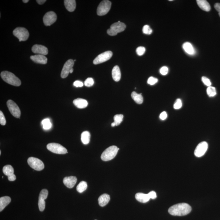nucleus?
<instances>
[{"label": "nucleus", "instance_id": "f257e3e1", "mask_svg": "<svg viewBox=\"0 0 220 220\" xmlns=\"http://www.w3.org/2000/svg\"><path fill=\"white\" fill-rule=\"evenodd\" d=\"M192 208L186 203H180L172 206L168 209L170 214L173 216L186 215L191 211Z\"/></svg>", "mask_w": 220, "mask_h": 220}, {"label": "nucleus", "instance_id": "f03ea898", "mask_svg": "<svg viewBox=\"0 0 220 220\" xmlns=\"http://www.w3.org/2000/svg\"><path fill=\"white\" fill-rule=\"evenodd\" d=\"M1 76L5 82L11 85L19 87L21 84V81L13 73L8 71H3L1 73Z\"/></svg>", "mask_w": 220, "mask_h": 220}, {"label": "nucleus", "instance_id": "7ed1b4c3", "mask_svg": "<svg viewBox=\"0 0 220 220\" xmlns=\"http://www.w3.org/2000/svg\"><path fill=\"white\" fill-rule=\"evenodd\" d=\"M119 149V148L115 146H112L108 148L101 154V160L106 162L114 159L118 153Z\"/></svg>", "mask_w": 220, "mask_h": 220}, {"label": "nucleus", "instance_id": "20e7f679", "mask_svg": "<svg viewBox=\"0 0 220 220\" xmlns=\"http://www.w3.org/2000/svg\"><path fill=\"white\" fill-rule=\"evenodd\" d=\"M126 24L120 21L114 23L110 26V29H108L107 33L110 36L117 35L118 33L122 32L125 29Z\"/></svg>", "mask_w": 220, "mask_h": 220}, {"label": "nucleus", "instance_id": "39448f33", "mask_svg": "<svg viewBox=\"0 0 220 220\" xmlns=\"http://www.w3.org/2000/svg\"><path fill=\"white\" fill-rule=\"evenodd\" d=\"M111 6V2L110 1L108 0L101 1L98 6L97 10V15L102 16L106 15L110 11Z\"/></svg>", "mask_w": 220, "mask_h": 220}, {"label": "nucleus", "instance_id": "423d86ee", "mask_svg": "<svg viewBox=\"0 0 220 220\" xmlns=\"http://www.w3.org/2000/svg\"><path fill=\"white\" fill-rule=\"evenodd\" d=\"M14 35L19 39V42L25 41L29 37V33L26 29L24 28H17L13 32Z\"/></svg>", "mask_w": 220, "mask_h": 220}, {"label": "nucleus", "instance_id": "0eeeda50", "mask_svg": "<svg viewBox=\"0 0 220 220\" xmlns=\"http://www.w3.org/2000/svg\"><path fill=\"white\" fill-rule=\"evenodd\" d=\"M47 149L54 153L65 154L67 153V150L61 145L55 143L49 144L47 146Z\"/></svg>", "mask_w": 220, "mask_h": 220}, {"label": "nucleus", "instance_id": "6e6552de", "mask_svg": "<svg viewBox=\"0 0 220 220\" xmlns=\"http://www.w3.org/2000/svg\"><path fill=\"white\" fill-rule=\"evenodd\" d=\"M28 162L29 166L36 170L41 171L45 168L43 162L37 158L30 157L28 158Z\"/></svg>", "mask_w": 220, "mask_h": 220}, {"label": "nucleus", "instance_id": "1a4fd4ad", "mask_svg": "<svg viewBox=\"0 0 220 220\" xmlns=\"http://www.w3.org/2000/svg\"><path fill=\"white\" fill-rule=\"evenodd\" d=\"M7 105L9 111L11 114L15 118H20L21 112L19 107L16 105V103L14 102L12 100H10L7 101Z\"/></svg>", "mask_w": 220, "mask_h": 220}, {"label": "nucleus", "instance_id": "9d476101", "mask_svg": "<svg viewBox=\"0 0 220 220\" xmlns=\"http://www.w3.org/2000/svg\"><path fill=\"white\" fill-rule=\"evenodd\" d=\"M112 56L113 53L112 51H105L99 55L97 57H96L93 60V64L94 65H98L105 62L111 58Z\"/></svg>", "mask_w": 220, "mask_h": 220}, {"label": "nucleus", "instance_id": "9b49d317", "mask_svg": "<svg viewBox=\"0 0 220 220\" xmlns=\"http://www.w3.org/2000/svg\"><path fill=\"white\" fill-rule=\"evenodd\" d=\"M57 20V15L54 11H49L45 15L43 18L44 24L46 26H50L54 24Z\"/></svg>", "mask_w": 220, "mask_h": 220}, {"label": "nucleus", "instance_id": "f8f14e48", "mask_svg": "<svg viewBox=\"0 0 220 220\" xmlns=\"http://www.w3.org/2000/svg\"><path fill=\"white\" fill-rule=\"evenodd\" d=\"M48 195V191L47 189H44L41 190L38 199V205L40 211H43L45 208V200L47 199Z\"/></svg>", "mask_w": 220, "mask_h": 220}, {"label": "nucleus", "instance_id": "ddd939ff", "mask_svg": "<svg viewBox=\"0 0 220 220\" xmlns=\"http://www.w3.org/2000/svg\"><path fill=\"white\" fill-rule=\"evenodd\" d=\"M208 149V144L205 141L201 142L196 146L195 150V155L198 157H200L205 153Z\"/></svg>", "mask_w": 220, "mask_h": 220}, {"label": "nucleus", "instance_id": "4468645a", "mask_svg": "<svg viewBox=\"0 0 220 220\" xmlns=\"http://www.w3.org/2000/svg\"><path fill=\"white\" fill-rule=\"evenodd\" d=\"M74 65V60H72V59L68 60L65 63L61 71V77L62 78H65L68 76L69 73H70L71 70L72 69Z\"/></svg>", "mask_w": 220, "mask_h": 220}, {"label": "nucleus", "instance_id": "2eb2a0df", "mask_svg": "<svg viewBox=\"0 0 220 220\" xmlns=\"http://www.w3.org/2000/svg\"><path fill=\"white\" fill-rule=\"evenodd\" d=\"M32 51L35 54H39L44 56L48 53V49L45 46L40 45H35L32 47Z\"/></svg>", "mask_w": 220, "mask_h": 220}, {"label": "nucleus", "instance_id": "dca6fc26", "mask_svg": "<svg viewBox=\"0 0 220 220\" xmlns=\"http://www.w3.org/2000/svg\"><path fill=\"white\" fill-rule=\"evenodd\" d=\"M77 181V179L74 176L65 177L63 180V182L65 186L69 188H72L75 185Z\"/></svg>", "mask_w": 220, "mask_h": 220}, {"label": "nucleus", "instance_id": "f3484780", "mask_svg": "<svg viewBox=\"0 0 220 220\" xmlns=\"http://www.w3.org/2000/svg\"><path fill=\"white\" fill-rule=\"evenodd\" d=\"M30 59L37 63L45 65L47 62V57L42 55H36L30 56Z\"/></svg>", "mask_w": 220, "mask_h": 220}, {"label": "nucleus", "instance_id": "a211bd4d", "mask_svg": "<svg viewBox=\"0 0 220 220\" xmlns=\"http://www.w3.org/2000/svg\"><path fill=\"white\" fill-rule=\"evenodd\" d=\"M73 103L75 106L79 109H84L88 106V103L87 100L82 98H77L73 100Z\"/></svg>", "mask_w": 220, "mask_h": 220}, {"label": "nucleus", "instance_id": "6ab92c4d", "mask_svg": "<svg viewBox=\"0 0 220 220\" xmlns=\"http://www.w3.org/2000/svg\"><path fill=\"white\" fill-rule=\"evenodd\" d=\"M110 200V196L108 194H104L100 196L98 199L99 205L104 207L109 203Z\"/></svg>", "mask_w": 220, "mask_h": 220}, {"label": "nucleus", "instance_id": "aec40b11", "mask_svg": "<svg viewBox=\"0 0 220 220\" xmlns=\"http://www.w3.org/2000/svg\"><path fill=\"white\" fill-rule=\"evenodd\" d=\"M198 6L201 10L206 11H210L211 7L209 3L205 0H197Z\"/></svg>", "mask_w": 220, "mask_h": 220}, {"label": "nucleus", "instance_id": "412c9836", "mask_svg": "<svg viewBox=\"0 0 220 220\" xmlns=\"http://www.w3.org/2000/svg\"><path fill=\"white\" fill-rule=\"evenodd\" d=\"M112 75L113 79L115 82H118L120 80L121 74L120 69L118 66H115L113 68L112 71Z\"/></svg>", "mask_w": 220, "mask_h": 220}, {"label": "nucleus", "instance_id": "4be33fe9", "mask_svg": "<svg viewBox=\"0 0 220 220\" xmlns=\"http://www.w3.org/2000/svg\"><path fill=\"white\" fill-rule=\"evenodd\" d=\"M65 7L70 12H72L76 8V1L75 0H65L64 1Z\"/></svg>", "mask_w": 220, "mask_h": 220}, {"label": "nucleus", "instance_id": "5701e85b", "mask_svg": "<svg viewBox=\"0 0 220 220\" xmlns=\"http://www.w3.org/2000/svg\"><path fill=\"white\" fill-rule=\"evenodd\" d=\"M11 201V199L10 197L5 196L1 197L0 198V212H2L4 209Z\"/></svg>", "mask_w": 220, "mask_h": 220}, {"label": "nucleus", "instance_id": "b1692460", "mask_svg": "<svg viewBox=\"0 0 220 220\" xmlns=\"http://www.w3.org/2000/svg\"><path fill=\"white\" fill-rule=\"evenodd\" d=\"M183 48L185 52L190 55H193L195 54V51L192 45L189 42H186L183 45Z\"/></svg>", "mask_w": 220, "mask_h": 220}, {"label": "nucleus", "instance_id": "393cba45", "mask_svg": "<svg viewBox=\"0 0 220 220\" xmlns=\"http://www.w3.org/2000/svg\"><path fill=\"white\" fill-rule=\"evenodd\" d=\"M135 197L137 201L142 203L147 202L150 199L148 194L142 193H137L135 196Z\"/></svg>", "mask_w": 220, "mask_h": 220}, {"label": "nucleus", "instance_id": "a878e982", "mask_svg": "<svg viewBox=\"0 0 220 220\" xmlns=\"http://www.w3.org/2000/svg\"><path fill=\"white\" fill-rule=\"evenodd\" d=\"M131 97L136 103L140 105L143 102V97L141 95V93L138 94L135 91H133L131 93Z\"/></svg>", "mask_w": 220, "mask_h": 220}, {"label": "nucleus", "instance_id": "bb28decb", "mask_svg": "<svg viewBox=\"0 0 220 220\" xmlns=\"http://www.w3.org/2000/svg\"><path fill=\"white\" fill-rule=\"evenodd\" d=\"M90 137L91 135L88 131H85L82 132L81 137L82 143L85 145H88L90 142Z\"/></svg>", "mask_w": 220, "mask_h": 220}, {"label": "nucleus", "instance_id": "cd10ccee", "mask_svg": "<svg viewBox=\"0 0 220 220\" xmlns=\"http://www.w3.org/2000/svg\"><path fill=\"white\" fill-rule=\"evenodd\" d=\"M2 171L4 175L7 176V177L14 174V168L10 165L4 166L2 169Z\"/></svg>", "mask_w": 220, "mask_h": 220}, {"label": "nucleus", "instance_id": "c85d7f7f", "mask_svg": "<svg viewBox=\"0 0 220 220\" xmlns=\"http://www.w3.org/2000/svg\"><path fill=\"white\" fill-rule=\"evenodd\" d=\"M87 188V184L85 181H82L77 186V191L79 193H82L85 191Z\"/></svg>", "mask_w": 220, "mask_h": 220}, {"label": "nucleus", "instance_id": "c756f323", "mask_svg": "<svg viewBox=\"0 0 220 220\" xmlns=\"http://www.w3.org/2000/svg\"><path fill=\"white\" fill-rule=\"evenodd\" d=\"M42 124L44 129L46 130L50 129L52 127V124L50 122V119L48 118L43 119L42 121Z\"/></svg>", "mask_w": 220, "mask_h": 220}, {"label": "nucleus", "instance_id": "7c9ffc66", "mask_svg": "<svg viewBox=\"0 0 220 220\" xmlns=\"http://www.w3.org/2000/svg\"><path fill=\"white\" fill-rule=\"evenodd\" d=\"M123 114H116L114 116V123H115L116 126L119 125L123 121Z\"/></svg>", "mask_w": 220, "mask_h": 220}, {"label": "nucleus", "instance_id": "2f4dec72", "mask_svg": "<svg viewBox=\"0 0 220 220\" xmlns=\"http://www.w3.org/2000/svg\"><path fill=\"white\" fill-rule=\"evenodd\" d=\"M207 93L208 96L210 97H214L217 94L216 88L214 87H208L207 89Z\"/></svg>", "mask_w": 220, "mask_h": 220}, {"label": "nucleus", "instance_id": "473e14b6", "mask_svg": "<svg viewBox=\"0 0 220 220\" xmlns=\"http://www.w3.org/2000/svg\"><path fill=\"white\" fill-rule=\"evenodd\" d=\"M143 32L145 34L150 35L153 32L152 29L150 28V26L148 25H145L143 28Z\"/></svg>", "mask_w": 220, "mask_h": 220}, {"label": "nucleus", "instance_id": "72a5a7b5", "mask_svg": "<svg viewBox=\"0 0 220 220\" xmlns=\"http://www.w3.org/2000/svg\"><path fill=\"white\" fill-rule=\"evenodd\" d=\"M93 79L91 78H88L84 82L85 86L87 87H91L94 84Z\"/></svg>", "mask_w": 220, "mask_h": 220}, {"label": "nucleus", "instance_id": "f704fd0d", "mask_svg": "<svg viewBox=\"0 0 220 220\" xmlns=\"http://www.w3.org/2000/svg\"><path fill=\"white\" fill-rule=\"evenodd\" d=\"M182 106V103L181 99H177L174 105V108L175 109H179L181 108Z\"/></svg>", "mask_w": 220, "mask_h": 220}, {"label": "nucleus", "instance_id": "c9c22d12", "mask_svg": "<svg viewBox=\"0 0 220 220\" xmlns=\"http://www.w3.org/2000/svg\"><path fill=\"white\" fill-rule=\"evenodd\" d=\"M146 51V49L143 47H139L136 49V53L139 56H141L144 55Z\"/></svg>", "mask_w": 220, "mask_h": 220}, {"label": "nucleus", "instance_id": "e433bc0d", "mask_svg": "<svg viewBox=\"0 0 220 220\" xmlns=\"http://www.w3.org/2000/svg\"><path fill=\"white\" fill-rule=\"evenodd\" d=\"M202 81L204 84L206 86H208V87H210L211 85V82H210L209 79L207 78V77L205 76L202 77Z\"/></svg>", "mask_w": 220, "mask_h": 220}, {"label": "nucleus", "instance_id": "4c0bfd02", "mask_svg": "<svg viewBox=\"0 0 220 220\" xmlns=\"http://www.w3.org/2000/svg\"><path fill=\"white\" fill-rule=\"evenodd\" d=\"M6 121L5 116L2 112L0 111V123L1 125L4 126L6 124Z\"/></svg>", "mask_w": 220, "mask_h": 220}, {"label": "nucleus", "instance_id": "58836bf2", "mask_svg": "<svg viewBox=\"0 0 220 220\" xmlns=\"http://www.w3.org/2000/svg\"><path fill=\"white\" fill-rule=\"evenodd\" d=\"M158 82V79L153 77H150L148 80V83L149 84L153 85L155 84Z\"/></svg>", "mask_w": 220, "mask_h": 220}, {"label": "nucleus", "instance_id": "ea45409f", "mask_svg": "<svg viewBox=\"0 0 220 220\" xmlns=\"http://www.w3.org/2000/svg\"><path fill=\"white\" fill-rule=\"evenodd\" d=\"M168 69L166 67H163L160 69V73L161 74L163 75H165L168 74Z\"/></svg>", "mask_w": 220, "mask_h": 220}, {"label": "nucleus", "instance_id": "a19ab883", "mask_svg": "<svg viewBox=\"0 0 220 220\" xmlns=\"http://www.w3.org/2000/svg\"><path fill=\"white\" fill-rule=\"evenodd\" d=\"M73 85L76 87H83L84 84L83 82L80 81L76 80L73 83Z\"/></svg>", "mask_w": 220, "mask_h": 220}, {"label": "nucleus", "instance_id": "79ce46f5", "mask_svg": "<svg viewBox=\"0 0 220 220\" xmlns=\"http://www.w3.org/2000/svg\"><path fill=\"white\" fill-rule=\"evenodd\" d=\"M148 195L149 197V198L150 199H154L157 198V194L155 192V191H152L150 192L148 194Z\"/></svg>", "mask_w": 220, "mask_h": 220}, {"label": "nucleus", "instance_id": "37998d69", "mask_svg": "<svg viewBox=\"0 0 220 220\" xmlns=\"http://www.w3.org/2000/svg\"><path fill=\"white\" fill-rule=\"evenodd\" d=\"M159 118H160L161 119L163 120L166 119L167 118V114L166 112L165 111H163V112H162L161 114H160V115H159Z\"/></svg>", "mask_w": 220, "mask_h": 220}, {"label": "nucleus", "instance_id": "c03bdc74", "mask_svg": "<svg viewBox=\"0 0 220 220\" xmlns=\"http://www.w3.org/2000/svg\"><path fill=\"white\" fill-rule=\"evenodd\" d=\"M8 179L10 181H15L16 179V175L15 174H13L12 175L9 176Z\"/></svg>", "mask_w": 220, "mask_h": 220}, {"label": "nucleus", "instance_id": "a18cd8bd", "mask_svg": "<svg viewBox=\"0 0 220 220\" xmlns=\"http://www.w3.org/2000/svg\"><path fill=\"white\" fill-rule=\"evenodd\" d=\"M214 7L217 11H218V13L220 12V3H216L214 5Z\"/></svg>", "mask_w": 220, "mask_h": 220}, {"label": "nucleus", "instance_id": "49530a36", "mask_svg": "<svg viewBox=\"0 0 220 220\" xmlns=\"http://www.w3.org/2000/svg\"><path fill=\"white\" fill-rule=\"evenodd\" d=\"M46 1V0H37V3L39 4V5L43 4Z\"/></svg>", "mask_w": 220, "mask_h": 220}, {"label": "nucleus", "instance_id": "de8ad7c7", "mask_svg": "<svg viewBox=\"0 0 220 220\" xmlns=\"http://www.w3.org/2000/svg\"><path fill=\"white\" fill-rule=\"evenodd\" d=\"M29 1V0H23V2H24V3H27V2H28Z\"/></svg>", "mask_w": 220, "mask_h": 220}, {"label": "nucleus", "instance_id": "09e8293b", "mask_svg": "<svg viewBox=\"0 0 220 220\" xmlns=\"http://www.w3.org/2000/svg\"><path fill=\"white\" fill-rule=\"evenodd\" d=\"M116 126L115 123H114V122H113L112 123H111V127H114Z\"/></svg>", "mask_w": 220, "mask_h": 220}, {"label": "nucleus", "instance_id": "8fccbe9b", "mask_svg": "<svg viewBox=\"0 0 220 220\" xmlns=\"http://www.w3.org/2000/svg\"><path fill=\"white\" fill-rule=\"evenodd\" d=\"M73 68H72V69H71V70L70 72V73H73Z\"/></svg>", "mask_w": 220, "mask_h": 220}, {"label": "nucleus", "instance_id": "3c124183", "mask_svg": "<svg viewBox=\"0 0 220 220\" xmlns=\"http://www.w3.org/2000/svg\"><path fill=\"white\" fill-rule=\"evenodd\" d=\"M1 151H0V155H1Z\"/></svg>", "mask_w": 220, "mask_h": 220}, {"label": "nucleus", "instance_id": "603ef678", "mask_svg": "<svg viewBox=\"0 0 220 220\" xmlns=\"http://www.w3.org/2000/svg\"></svg>", "mask_w": 220, "mask_h": 220}]
</instances>
